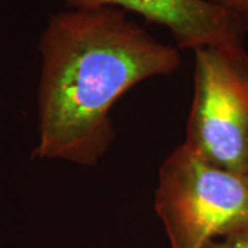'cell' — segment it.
Listing matches in <instances>:
<instances>
[{
    "label": "cell",
    "instance_id": "obj_1",
    "mask_svg": "<svg viewBox=\"0 0 248 248\" xmlns=\"http://www.w3.org/2000/svg\"><path fill=\"white\" fill-rule=\"evenodd\" d=\"M39 142L33 157L97 166L116 140L110 110L134 86L170 76L181 51L117 7L51 14L37 43Z\"/></svg>",
    "mask_w": 248,
    "mask_h": 248
},
{
    "label": "cell",
    "instance_id": "obj_2",
    "mask_svg": "<svg viewBox=\"0 0 248 248\" xmlns=\"http://www.w3.org/2000/svg\"><path fill=\"white\" fill-rule=\"evenodd\" d=\"M155 211L170 248H205L248 231V174L218 167L182 142L160 166Z\"/></svg>",
    "mask_w": 248,
    "mask_h": 248
},
{
    "label": "cell",
    "instance_id": "obj_3",
    "mask_svg": "<svg viewBox=\"0 0 248 248\" xmlns=\"http://www.w3.org/2000/svg\"><path fill=\"white\" fill-rule=\"evenodd\" d=\"M184 143L218 167L248 174V53L244 42L195 51L193 98Z\"/></svg>",
    "mask_w": 248,
    "mask_h": 248
},
{
    "label": "cell",
    "instance_id": "obj_4",
    "mask_svg": "<svg viewBox=\"0 0 248 248\" xmlns=\"http://www.w3.org/2000/svg\"><path fill=\"white\" fill-rule=\"evenodd\" d=\"M68 7H117L171 32L181 50L244 42L248 27L211 0H62Z\"/></svg>",
    "mask_w": 248,
    "mask_h": 248
},
{
    "label": "cell",
    "instance_id": "obj_5",
    "mask_svg": "<svg viewBox=\"0 0 248 248\" xmlns=\"http://www.w3.org/2000/svg\"><path fill=\"white\" fill-rule=\"evenodd\" d=\"M205 248H248V231L226 239L217 240Z\"/></svg>",
    "mask_w": 248,
    "mask_h": 248
},
{
    "label": "cell",
    "instance_id": "obj_6",
    "mask_svg": "<svg viewBox=\"0 0 248 248\" xmlns=\"http://www.w3.org/2000/svg\"><path fill=\"white\" fill-rule=\"evenodd\" d=\"M211 1L237 14L248 27V0H211Z\"/></svg>",
    "mask_w": 248,
    "mask_h": 248
}]
</instances>
